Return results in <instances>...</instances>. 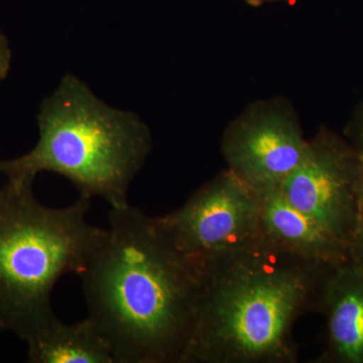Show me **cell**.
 Masks as SVG:
<instances>
[{"label":"cell","mask_w":363,"mask_h":363,"mask_svg":"<svg viewBox=\"0 0 363 363\" xmlns=\"http://www.w3.org/2000/svg\"><path fill=\"white\" fill-rule=\"evenodd\" d=\"M88 318L116 363H180L203 267L177 250L138 208H111L108 228L82 272Z\"/></svg>","instance_id":"obj_1"},{"label":"cell","mask_w":363,"mask_h":363,"mask_svg":"<svg viewBox=\"0 0 363 363\" xmlns=\"http://www.w3.org/2000/svg\"><path fill=\"white\" fill-rule=\"evenodd\" d=\"M26 344L28 362L116 363L108 341L88 317L75 324L57 318Z\"/></svg>","instance_id":"obj_10"},{"label":"cell","mask_w":363,"mask_h":363,"mask_svg":"<svg viewBox=\"0 0 363 363\" xmlns=\"http://www.w3.org/2000/svg\"><path fill=\"white\" fill-rule=\"evenodd\" d=\"M11 52L6 35L0 32V81L6 79L11 69Z\"/></svg>","instance_id":"obj_13"},{"label":"cell","mask_w":363,"mask_h":363,"mask_svg":"<svg viewBox=\"0 0 363 363\" xmlns=\"http://www.w3.org/2000/svg\"><path fill=\"white\" fill-rule=\"evenodd\" d=\"M334 267L259 240L203 266L180 363H295L296 321L318 311Z\"/></svg>","instance_id":"obj_2"},{"label":"cell","mask_w":363,"mask_h":363,"mask_svg":"<svg viewBox=\"0 0 363 363\" xmlns=\"http://www.w3.org/2000/svg\"><path fill=\"white\" fill-rule=\"evenodd\" d=\"M345 135L346 140L363 162V101L348 123Z\"/></svg>","instance_id":"obj_12"},{"label":"cell","mask_w":363,"mask_h":363,"mask_svg":"<svg viewBox=\"0 0 363 363\" xmlns=\"http://www.w3.org/2000/svg\"><path fill=\"white\" fill-rule=\"evenodd\" d=\"M350 264L363 267V171L358 188L357 214L350 248Z\"/></svg>","instance_id":"obj_11"},{"label":"cell","mask_w":363,"mask_h":363,"mask_svg":"<svg viewBox=\"0 0 363 363\" xmlns=\"http://www.w3.org/2000/svg\"><path fill=\"white\" fill-rule=\"evenodd\" d=\"M362 171L363 162L346 138L322 128L308 140L298 166L278 189L350 253Z\"/></svg>","instance_id":"obj_6"},{"label":"cell","mask_w":363,"mask_h":363,"mask_svg":"<svg viewBox=\"0 0 363 363\" xmlns=\"http://www.w3.org/2000/svg\"><path fill=\"white\" fill-rule=\"evenodd\" d=\"M318 311L326 316V343L316 363H363V267H334Z\"/></svg>","instance_id":"obj_9"},{"label":"cell","mask_w":363,"mask_h":363,"mask_svg":"<svg viewBox=\"0 0 363 363\" xmlns=\"http://www.w3.org/2000/svg\"><path fill=\"white\" fill-rule=\"evenodd\" d=\"M40 138L28 154L0 161V173L16 186L33 185L42 172L65 177L80 197L101 198L111 208L128 205L131 182L152 150L147 124L95 96L71 74L40 105Z\"/></svg>","instance_id":"obj_3"},{"label":"cell","mask_w":363,"mask_h":363,"mask_svg":"<svg viewBox=\"0 0 363 363\" xmlns=\"http://www.w3.org/2000/svg\"><path fill=\"white\" fill-rule=\"evenodd\" d=\"M245 1L250 6L259 7L269 4V2H286V4H291L295 2L296 0H245Z\"/></svg>","instance_id":"obj_14"},{"label":"cell","mask_w":363,"mask_h":363,"mask_svg":"<svg viewBox=\"0 0 363 363\" xmlns=\"http://www.w3.org/2000/svg\"><path fill=\"white\" fill-rule=\"evenodd\" d=\"M262 240L301 259L332 267L350 264V253L284 197L278 188L255 193Z\"/></svg>","instance_id":"obj_8"},{"label":"cell","mask_w":363,"mask_h":363,"mask_svg":"<svg viewBox=\"0 0 363 363\" xmlns=\"http://www.w3.org/2000/svg\"><path fill=\"white\" fill-rule=\"evenodd\" d=\"M90 200L68 207L38 201L33 185L0 187V331L30 341L57 319L52 293L80 274L105 229L86 218Z\"/></svg>","instance_id":"obj_4"},{"label":"cell","mask_w":363,"mask_h":363,"mask_svg":"<svg viewBox=\"0 0 363 363\" xmlns=\"http://www.w3.org/2000/svg\"><path fill=\"white\" fill-rule=\"evenodd\" d=\"M300 118L284 97L259 100L227 126L221 152L227 169L255 193L279 188L307 147Z\"/></svg>","instance_id":"obj_7"},{"label":"cell","mask_w":363,"mask_h":363,"mask_svg":"<svg viewBox=\"0 0 363 363\" xmlns=\"http://www.w3.org/2000/svg\"><path fill=\"white\" fill-rule=\"evenodd\" d=\"M156 220L177 250L202 267L260 238L257 196L228 169Z\"/></svg>","instance_id":"obj_5"}]
</instances>
